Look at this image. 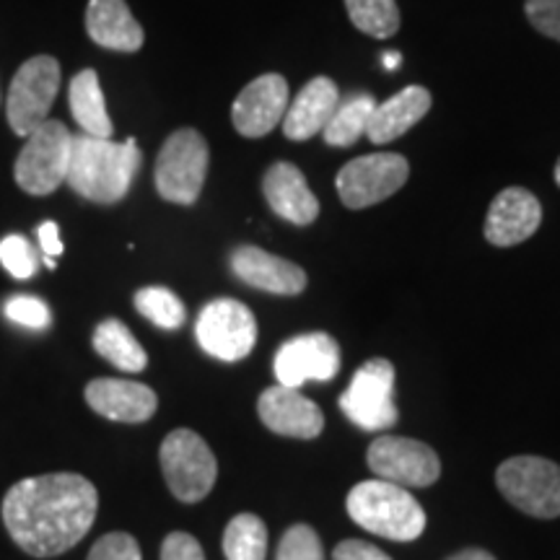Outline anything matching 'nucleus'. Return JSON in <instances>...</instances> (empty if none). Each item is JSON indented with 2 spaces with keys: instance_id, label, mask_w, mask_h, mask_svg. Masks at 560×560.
I'll list each match as a JSON object with an SVG mask.
<instances>
[{
  "instance_id": "obj_28",
  "label": "nucleus",
  "mask_w": 560,
  "mask_h": 560,
  "mask_svg": "<svg viewBox=\"0 0 560 560\" xmlns=\"http://www.w3.org/2000/svg\"><path fill=\"white\" fill-rule=\"evenodd\" d=\"M136 310L143 314L145 319L161 327V330H179L187 319V310L182 299L170 289L161 285H149L136 293Z\"/></svg>"
},
{
  "instance_id": "obj_1",
  "label": "nucleus",
  "mask_w": 560,
  "mask_h": 560,
  "mask_svg": "<svg viewBox=\"0 0 560 560\" xmlns=\"http://www.w3.org/2000/svg\"><path fill=\"white\" fill-rule=\"evenodd\" d=\"M100 509L94 482L75 472L26 478L3 499V524L21 550L55 558L89 535Z\"/></svg>"
},
{
  "instance_id": "obj_20",
  "label": "nucleus",
  "mask_w": 560,
  "mask_h": 560,
  "mask_svg": "<svg viewBox=\"0 0 560 560\" xmlns=\"http://www.w3.org/2000/svg\"><path fill=\"white\" fill-rule=\"evenodd\" d=\"M340 102V91L327 75H317L299 91L296 100L289 102L283 117V132L289 140H310L325 130Z\"/></svg>"
},
{
  "instance_id": "obj_30",
  "label": "nucleus",
  "mask_w": 560,
  "mask_h": 560,
  "mask_svg": "<svg viewBox=\"0 0 560 560\" xmlns=\"http://www.w3.org/2000/svg\"><path fill=\"white\" fill-rule=\"evenodd\" d=\"M0 262L19 280L32 278L37 272V255L21 234H9L5 240H0Z\"/></svg>"
},
{
  "instance_id": "obj_15",
  "label": "nucleus",
  "mask_w": 560,
  "mask_h": 560,
  "mask_svg": "<svg viewBox=\"0 0 560 560\" xmlns=\"http://www.w3.org/2000/svg\"><path fill=\"white\" fill-rule=\"evenodd\" d=\"M542 223V206L524 187H506L490 202L486 219V240L493 247H514L527 242Z\"/></svg>"
},
{
  "instance_id": "obj_26",
  "label": "nucleus",
  "mask_w": 560,
  "mask_h": 560,
  "mask_svg": "<svg viewBox=\"0 0 560 560\" xmlns=\"http://www.w3.org/2000/svg\"><path fill=\"white\" fill-rule=\"evenodd\" d=\"M223 556L226 560H265L268 556V527L260 516L240 514L223 532Z\"/></svg>"
},
{
  "instance_id": "obj_32",
  "label": "nucleus",
  "mask_w": 560,
  "mask_h": 560,
  "mask_svg": "<svg viewBox=\"0 0 560 560\" xmlns=\"http://www.w3.org/2000/svg\"><path fill=\"white\" fill-rule=\"evenodd\" d=\"M86 560H143V556H140L136 537L125 535V532H112L96 540Z\"/></svg>"
},
{
  "instance_id": "obj_7",
  "label": "nucleus",
  "mask_w": 560,
  "mask_h": 560,
  "mask_svg": "<svg viewBox=\"0 0 560 560\" xmlns=\"http://www.w3.org/2000/svg\"><path fill=\"white\" fill-rule=\"evenodd\" d=\"M159 457L174 499L182 503H198L213 490L215 478H219V462L195 431H172L161 444Z\"/></svg>"
},
{
  "instance_id": "obj_3",
  "label": "nucleus",
  "mask_w": 560,
  "mask_h": 560,
  "mask_svg": "<svg viewBox=\"0 0 560 560\" xmlns=\"http://www.w3.org/2000/svg\"><path fill=\"white\" fill-rule=\"evenodd\" d=\"M348 514L371 535L412 542L423 535L425 511L402 486L387 480L359 482L348 493Z\"/></svg>"
},
{
  "instance_id": "obj_9",
  "label": "nucleus",
  "mask_w": 560,
  "mask_h": 560,
  "mask_svg": "<svg viewBox=\"0 0 560 560\" xmlns=\"http://www.w3.org/2000/svg\"><path fill=\"white\" fill-rule=\"evenodd\" d=\"M408 177L410 164L400 153H369L342 166L335 185L342 206L363 210L400 192Z\"/></svg>"
},
{
  "instance_id": "obj_18",
  "label": "nucleus",
  "mask_w": 560,
  "mask_h": 560,
  "mask_svg": "<svg viewBox=\"0 0 560 560\" xmlns=\"http://www.w3.org/2000/svg\"><path fill=\"white\" fill-rule=\"evenodd\" d=\"M262 192L272 213L283 221L296 223V226H310L317 221L319 202L306 185L304 174L289 161H278L265 172Z\"/></svg>"
},
{
  "instance_id": "obj_39",
  "label": "nucleus",
  "mask_w": 560,
  "mask_h": 560,
  "mask_svg": "<svg viewBox=\"0 0 560 560\" xmlns=\"http://www.w3.org/2000/svg\"><path fill=\"white\" fill-rule=\"evenodd\" d=\"M556 182H558V187H560V159H558V164H556Z\"/></svg>"
},
{
  "instance_id": "obj_16",
  "label": "nucleus",
  "mask_w": 560,
  "mask_h": 560,
  "mask_svg": "<svg viewBox=\"0 0 560 560\" xmlns=\"http://www.w3.org/2000/svg\"><path fill=\"white\" fill-rule=\"evenodd\" d=\"M231 270L252 289L278 293V296H299L306 289V272L296 262L252 247V244L231 252Z\"/></svg>"
},
{
  "instance_id": "obj_10",
  "label": "nucleus",
  "mask_w": 560,
  "mask_h": 560,
  "mask_svg": "<svg viewBox=\"0 0 560 560\" xmlns=\"http://www.w3.org/2000/svg\"><path fill=\"white\" fill-rule=\"evenodd\" d=\"M395 366L387 359H371L355 371L350 387L340 395V410L363 431H387L397 423Z\"/></svg>"
},
{
  "instance_id": "obj_8",
  "label": "nucleus",
  "mask_w": 560,
  "mask_h": 560,
  "mask_svg": "<svg viewBox=\"0 0 560 560\" xmlns=\"http://www.w3.org/2000/svg\"><path fill=\"white\" fill-rule=\"evenodd\" d=\"M60 91V62L50 55H37L26 60L13 75L5 102L11 130L19 138H26L37 130L50 115L55 96Z\"/></svg>"
},
{
  "instance_id": "obj_27",
  "label": "nucleus",
  "mask_w": 560,
  "mask_h": 560,
  "mask_svg": "<svg viewBox=\"0 0 560 560\" xmlns=\"http://www.w3.org/2000/svg\"><path fill=\"white\" fill-rule=\"evenodd\" d=\"M353 26L369 37L387 39L400 30V9L395 0H346Z\"/></svg>"
},
{
  "instance_id": "obj_21",
  "label": "nucleus",
  "mask_w": 560,
  "mask_h": 560,
  "mask_svg": "<svg viewBox=\"0 0 560 560\" xmlns=\"http://www.w3.org/2000/svg\"><path fill=\"white\" fill-rule=\"evenodd\" d=\"M86 32L96 45L115 52H138L145 39L125 0H89Z\"/></svg>"
},
{
  "instance_id": "obj_12",
  "label": "nucleus",
  "mask_w": 560,
  "mask_h": 560,
  "mask_svg": "<svg viewBox=\"0 0 560 560\" xmlns=\"http://www.w3.org/2000/svg\"><path fill=\"white\" fill-rule=\"evenodd\" d=\"M366 459L376 478L402 488H429L441 475L439 454L416 439L380 436L369 446Z\"/></svg>"
},
{
  "instance_id": "obj_22",
  "label": "nucleus",
  "mask_w": 560,
  "mask_h": 560,
  "mask_svg": "<svg viewBox=\"0 0 560 560\" xmlns=\"http://www.w3.org/2000/svg\"><path fill=\"white\" fill-rule=\"evenodd\" d=\"M431 109V94L423 86H408L384 104H376L366 125V138L371 143H392L405 136L412 125L423 120Z\"/></svg>"
},
{
  "instance_id": "obj_2",
  "label": "nucleus",
  "mask_w": 560,
  "mask_h": 560,
  "mask_svg": "<svg viewBox=\"0 0 560 560\" xmlns=\"http://www.w3.org/2000/svg\"><path fill=\"white\" fill-rule=\"evenodd\" d=\"M140 149L136 138L115 143L112 138L73 136L66 185L83 200L115 206L130 192L140 170Z\"/></svg>"
},
{
  "instance_id": "obj_5",
  "label": "nucleus",
  "mask_w": 560,
  "mask_h": 560,
  "mask_svg": "<svg viewBox=\"0 0 560 560\" xmlns=\"http://www.w3.org/2000/svg\"><path fill=\"white\" fill-rule=\"evenodd\" d=\"M70 149H73V136L66 125L58 120L42 122L26 136L24 149L13 166L16 185L37 198L58 190L68 177Z\"/></svg>"
},
{
  "instance_id": "obj_38",
  "label": "nucleus",
  "mask_w": 560,
  "mask_h": 560,
  "mask_svg": "<svg viewBox=\"0 0 560 560\" xmlns=\"http://www.w3.org/2000/svg\"><path fill=\"white\" fill-rule=\"evenodd\" d=\"M382 62H384V68H387V70H395V68H400L402 55L395 52V50H389V52L382 55Z\"/></svg>"
},
{
  "instance_id": "obj_34",
  "label": "nucleus",
  "mask_w": 560,
  "mask_h": 560,
  "mask_svg": "<svg viewBox=\"0 0 560 560\" xmlns=\"http://www.w3.org/2000/svg\"><path fill=\"white\" fill-rule=\"evenodd\" d=\"M161 560H206L200 542L187 532H172L161 545Z\"/></svg>"
},
{
  "instance_id": "obj_17",
  "label": "nucleus",
  "mask_w": 560,
  "mask_h": 560,
  "mask_svg": "<svg viewBox=\"0 0 560 560\" xmlns=\"http://www.w3.org/2000/svg\"><path fill=\"white\" fill-rule=\"evenodd\" d=\"M257 412H260L262 423L280 436L317 439L325 429V416L317 405L299 395V389L283 387V384L262 392Z\"/></svg>"
},
{
  "instance_id": "obj_19",
  "label": "nucleus",
  "mask_w": 560,
  "mask_h": 560,
  "mask_svg": "<svg viewBox=\"0 0 560 560\" xmlns=\"http://www.w3.org/2000/svg\"><path fill=\"white\" fill-rule=\"evenodd\" d=\"M86 402L100 416L117 423H143L159 408L156 392L128 380H94L86 387Z\"/></svg>"
},
{
  "instance_id": "obj_24",
  "label": "nucleus",
  "mask_w": 560,
  "mask_h": 560,
  "mask_svg": "<svg viewBox=\"0 0 560 560\" xmlns=\"http://www.w3.org/2000/svg\"><path fill=\"white\" fill-rule=\"evenodd\" d=\"M94 350L102 355L104 361H109L112 366L130 371H143L149 366V355L136 335L128 330V325L120 319H104L100 327L94 330Z\"/></svg>"
},
{
  "instance_id": "obj_25",
  "label": "nucleus",
  "mask_w": 560,
  "mask_h": 560,
  "mask_svg": "<svg viewBox=\"0 0 560 560\" xmlns=\"http://www.w3.org/2000/svg\"><path fill=\"white\" fill-rule=\"evenodd\" d=\"M376 107V100L371 94H353L348 102L338 104L330 122L322 130L327 145H338V149H348V145L359 143L361 136H366V125L371 112Z\"/></svg>"
},
{
  "instance_id": "obj_4",
  "label": "nucleus",
  "mask_w": 560,
  "mask_h": 560,
  "mask_svg": "<svg viewBox=\"0 0 560 560\" xmlns=\"http://www.w3.org/2000/svg\"><path fill=\"white\" fill-rule=\"evenodd\" d=\"M210 151L198 130L182 128L166 138L156 159V190L177 206H195L208 177Z\"/></svg>"
},
{
  "instance_id": "obj_13",
  "label": "nucleus",
  "mask_w": 560,
  "mask_h": 560,
  "mask_svg": "<svg viewBox=\"0 0 560 560\" xmlns=\"http://www.w3.org/2000/svg\"><path fill=\"white\" fill-rule=\"evenodd\" d=\"M272 369L283 387L299 389L310 380L330 382L340 371V346L327 332L299 335L278 348Z\"/></svg>"
},
{
  "instance_id": "obj_14",
  "label": "nucleus",
  "mask_w": 560,
  "mask_h": 560,
  "mask_svg": "<svg viewBox=\"0 0 560 560\" xmlns=\"http://www.w3.org/2000/svg\"><path fill=\"white\" fill-rule=\"evenodd\" d=\"M291 94L289 81L278 73H265L242 89L231 107V122L244 138H262L283 122Z\"/></svg>"
},
{
  "instance_id": "obj_36",
  "label": "nucleus",
  "mask_w": 560,
  "mask_h": 560,
  "mask_svg": "<svg viewBox=\"0 0 560 560\" xmlns=\"http://www.w3.org/2000/svg\"><path fill=\"white\" fill-rule=\"evenodd\" d=\"M37 236H39V247H42V255H45V265L47 268H55V257L62 255V240H60V231H58V223L55 221H45L42 226L37 229Z\"/></svg>"
},
{
  "instance_id": "obj_37",
  "label": "nucleus",
  "mask_w": 560,
  "mask_h": 560,
  "mask_svg": "<svg viewBox=\"0 0 560 560\" xmlns=\"http://www.w3.org/2000/svg\"><path fill=\"white\" fill-rule=\"evenodd\" d=\"M446 560H495L493 556H490L488 550H480V548H467V550H462V552H454L452 558H446Z\"/></svg>"
},
{
  "instance_id": "obj_35",
  "label": "nucleus",
  "mask_w": 560,
  "mask_h": 560,
  "mask_svg": "<svg viewBox=\"0 0 560 560\" xmlns=\"http://www.w3.org/2000/svg\"><path fill=\"white\" fill-rule=\"evenodd\" d=\"M332 560H392L387 552H382L374 545L363 540H342L332 552Z\"/></svg>"
},
{
  "instance_id": "obj_11",
  "label": "nucleus",
  "mask_w": 560,
  "mask_h": 560,
  "mask_svg": "<svg viewBox=\"0 0 560 560\" xmlns=\"http://www.w3.org/2000/svg\"><path fill=\"white\" fill-rule=\"evenodd\" d=\"M195 335L200 348L213 359L242 361L257 342V319L242 301L215 299L200 312Z\"/></svg>"
},
{
  "instance_id": "obj_6",
  "label": "nucleus",
  "mask_w": 560,
  "mask_h": 560,
  "mask_svg": "<svg viewBox=\"0 0 560 560\" xmlns=\"http://www.w3.org/2000/svg\"><path fill=\"white\" fill-rule=\"evenodd\" d=\"M495 486L511 506L537 520L560 516V467L545 457H511L495 472Z\"/></svg>"
},
{
  "instance_id": "obj_29",
  "label": "nucleus",
  "mask_w": 560,
  "mask_h": 560,
  "mask_svg": "<svg viewBox=\"0 0 560 560\" xmlns=\"http://www.w3.org/2000/svg\"><path fill=\"white\" fill-rule=\"evenodd\" d=\"M278 560H325L322 542L310 524H296L278 545Z\"/></svg>"
},
{
  "instance_id": "obj_33",
  "label": "nucleus",
  "mask_w": 560,
  "mask_h": 560,
  "mask_svg": "<svg viewBox=\"0 0 560 560\" xmlns=\"http://www.w3.org/2000/svg\"><path fill=\"white\" fill-rule=\"evenodd\" d=\"M524 11L537 32L560 42V0H527Z\"/></svg>"
},
{
  "instance_id": "obj_23",
  "label": "nucleus",
  "mask_w": 560,
  "mask_h": 560,
  "mask_svg": "<svg viewBox=\"0 0 560 560\" xmlns=\"http://www.w3.org/2000/svg\"><path fill=\"white\" fill-rule=\"evenodd\" d=\"M68 100H70V112H73V120L79 122L83 136L112 138L115 125L109 120L107 102H104V91H102L96 70L86 68L73 75V81H70V89H68Z\"/></svg>"
},
{
  "instance_id": "obj_31",
  "label": "nucleus",
  "mask_w": 560,
  "mask_h": 560,
  "mask_svg": "<svg viewBox=\"0 0 560 560\" xmlns=\"http://www.w3.org/2000/svg\"><path fill=\"white\" fill-rule=\"evenodd\" d=\"M5 317L30 330H47L52 322L50 306L37 296H13L5 301Z\"/></svg>"
}]
</instances>
